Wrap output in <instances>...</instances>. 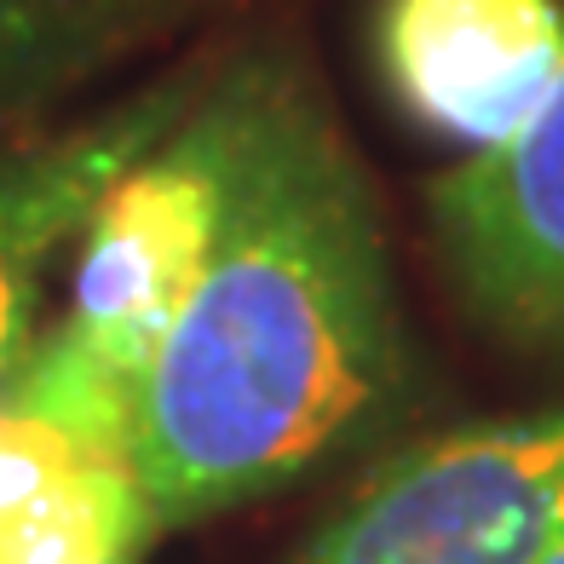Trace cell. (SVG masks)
Segmentation results:
<instances>
[{"label":"cell","mask_w":564,"mask_h":564,"mask_svg":"<svg viewBox=\"0 0 564 564\" xmlns=\"http://www.w3.org/2000/svg\"><path fill=\"white\" fill-rule=\"evenodd\" d=\"M230 87L219 237L133 426L162 535L387 438L421 392L387 225L323 93L276 53L237 58Z\"/></svg>","instance_id":"6da1fadb"},{"label":"cell","mask_w":564,"mask_h":564,"mask_svg":"<svg viewBox=\"0 0 564 564\" xmlns=\"http://www.w3.org/2000/svg\"><path fill=\"white\" fill-rule=\"evenodd\" d=\"M230 144H237V87L225 69L202 82L196 105L139 162L110 178L75 237L69 312L58 328H46V340L133 415L214 253Z\"/></svg>","instance_id":"7a4b0ae2"},{"label":"cell","mask_w":564,"mask_h":564,"mask_svg":"<svg viewBox=\"0 0 564 564\" xmlns=\"http://www.w3.org/2000/svg\"><path fill=\"white\" fill-rule=\"evenodd\" d=\"M426 219L460 305L512 346L564 351V53L501 144L426 185Z\"/></svg>","instance_id":"3957f363"},{"label":"cell","mask_w":564,"mask_h":564,"mask_svg":"<svg viewBox=\"0 0 564 564\" xmlns=\"http://www.w3.org/2000/svg\"><path fill=\"white\" fill-rule=\"evenodd\" d=\"M375 64L392 105L426 133L490 150L558 69V0H375Z\"/></svg>","instance_id":"277c9868"},{"label":"cell","mask_w":564,"mask_h":564,"mask_svg":"<svg viewBox=\"0 0 564 564\" xmlns=\"http://www.w3.org/2000/svg\"><path fill=\"white\" fill-rule=\"evenodd\" d=\"M196 75H173L82 127L0 150V387L35 351L53 265L64 260V248H75L98 196L196 105Z\"/></svg>","instance_id":"5b68a950"},{"label":"cell","mask_w":564,"mask_h":564,"mask_svg":"<svg viewBox=\"0 0 564 564\" xmlns=\"http://www.w3.org/2000/svg\"><path fill=\"white\" fill-rule=\"evenodd\" d=\"M196 12L202 0H0V139Z\"/></svg>","instance_id":"8992f818"},{"label":"cell","mask_w":564,"mask_h":564,"mask_svg":"<svg viewBox=\"0 0 564 564\" xmlns=\"http://www.w3.org/2000/svg\"><path fill=\"white\" fill-rule=\"evenodd\" d=\"M162 524L133 467H98L0 507V564H139Z\"/></svg>","instance_id":"52a82bcc"},{"label":"cell","mask_w":564,"mask_h":564,"mask_svg":"<svg viewBox=\"0 0 564 564\" xmlns=\"http://www.w3.org/2000/svg\"><path fill=\"white\" fill-rule=\"evenodd\" d=\"M535 564H564V542H558V547H553L547 558H535Z\"/></svg>","instance_id":"ba28073f"}]
</instances>
